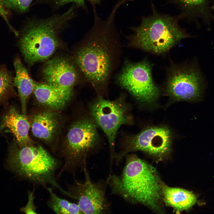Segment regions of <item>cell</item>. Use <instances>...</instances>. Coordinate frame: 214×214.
<instances>
[{"mask_svg": "<svg viewBox=\"0 0 214 214\" xmlns=\"http://www.w3.org/2000/svg\"><path fill=\"white\" fill-rule=\"evenodd\" d=\"M93 26L86 41L77 51L75 61L88 81L98 92L106 88L114 67L118 47L113 8L107 19L100 18L94 10Z\"/></svg>", "mask_w": 214, "mask_h": 214, "instance_id": "obj_1", "label": "cell"}, {"mask_svg": "<svg viewBox=\"0 0 214 214\" xmlns=\"http://www.w3.org/2000/svg\"><path fill=\"white\" fill-rule=\"evenodd\" d=\"M121 175L111 176L112 192L133 203L160 210L162 185L155 169L134 155L127 157Z\"/></svg>", "mask_w": 214, "mask_h": 214, "instance_id": "obj_2", "label": "cell"}, {"mask_svg": "<svg viewBox=\"0 0 214 214\" xmlns=\"http://www.w3.org/2000/svg\"><path fill=\"white\" fill-rule=\"evenodd\" d=\"M7 162L9 169L20 177L45 186L50 185L68 195L55 178L59 161L41 146H20L15 141L9 146Z\"/></svg>", "mask_w": 214, "mask_h": 214, "instance_id": "obj_3", "label": "cell"}, {"mask_svg": "<svg viewBox=\"0 0 214 214\" xmlns=\"http://www.w3.org/2000/svg\"><path fill=\"white\" fill-rule=\"evenodd\" d=\"M129 46L157 55H164L181 40L191 36L173 17L154 13L133 29Z\"/></svg>", "mask_w": 214, "mask_h": 214, "instance_id": "obj_4", "label": "cell"}, {"mask_svg": "<svg viewBox=\"0 0 214 214\" xmlns=\"http://www.w3.org/2000/svg\"><path fill=\"white\" fill-rule=\"evenodd\" d=\"M69 11L59 16L28 23L23 29L19 42L21 52L29 65L48 59L59 45L58 28L71 16Z\"/></svg>", "mask_w": 214, "mask_h": 214, "instance_id": "obj_5", "label": "cell"}, {"mask_svg": "<svg viewBox=\"0 0 214 214\" xmlns=\"http://www.w3.org/2000/svg\"><path fill=\"white\" fill-rule=\"evenodd\" d=\"M204 83L202 74L195 64L173 63L168 69L163 91L174 101H193L200 97Z\"/></svg>", "mask_w": 214, "mask_h": 214, "instance_id": "obj_6", "label": "cell"}, {"mask_svg": "<svg viewBox=\"0 0 214 214\" xmlns=\"http://www.w3.org/2000/svg\"><path fill=\"white\" fill-rule=\"evenodd\" d=\"M92 118L84 117L70 128L63 150V170H71L82 165L87 154L99 144L100 138Z\"/></svg>", "mask_w": 214, "mask_h": 214, "instance_id": "obj_7", "label": "cell"}, {"mask_svg": "<svg viewBox=\"0 0 214 214\" xmlns=\"http://www.w3.org/2000/svg\"><path fill=\"white\" fill-rule=\"evenodd\" d=\"M125 98L124 94L112 101L99 96L89 105L92 118L107 137L112 158L115 157L116 155L114 145L118 129L122 125L132 122L129 113L130 108Z\"/></svg>", "mask_w": 214, "mask_h": 214, "instance_id": "obj_8", "label": "cell"}, {"mask_svg": "<svg viewBox=\"0 0 214 214\" xmlns=\"http://www.w3.org/2000/svg\"><path fill=\"white\" fill-rule=\"evenodd\" d=\"M152 65L147 59L126 62L117 77L119 84L140 102L147 105L156 102L160 93L152 78Z\"/></svg>", "mask_w": 214, "mask_h": 214, "instance_id": "obj_9", "label": "cell"}, {"mask_svg": "<svg viewBox=\"0 0 214 214\" xmlns=\"http://www.w3.org/2000/svg\"><path fill=\"white\" fill-rule=\"evenodd\" d=\"M172 138L171 130L166 126L148 127L137 134L126 136L116 158L119 160L128 152L139 150L162 158L170 153Z\"/></svg>", "mask_w": 214, "mask_h": 214, "instance_id": "obj_10", "label": "cell"}, {"mask_svg": "<svg viewBox=\"0 0 214 214\" xmlns=\"http://www.w3.org/2000/svg\"><path fill=\"white\" fill-rule=\"evenodd\" d=\"M85 180L76 182L69 191V197L75 199L83 213L100 214L104 212L107 205L103 190L90 181L85 169Z\"/></svg>", "mask_w": 214, "mask_h": 214, "instance_id": "obj_11", "label": "cell"}, {"mask_svg": "<svg viewBox=\"0 0 214 214\" xmlns=\"http://www.w3.org/2000/svg\"><path fill=\"white\" fill-rule=\"evenodd\" d=\"M43 74L46 83L71 93L78 78L77 72L73 65L67 59L62 57L49 60L44 68Z\"/></svg>", "mask_w": 214, "mask_h": 214, "instance_id": "obj_12", "label": "cell"}, {"mask_svg": "<svg viewBox=\"0 0 214 214\" xmlns=\"http://www.w3.org/2000/svg\"><path fill=\"white\" fill-rule=\"evenodd\" d=\"M30 125L26 115L21 114L13 106L11 107L2 117L0 122V132L7 129L20 146L30 144L29 135Z\"/></svg>", "mask_w": 214, "mask_h": 214, "instance_id": "obj_13", "label": "cell"}, {"mask_svg": "<svg viewBox=\"0 0 214 214\" xmlns=\"http://www.w3.org/2000/svg\"><path fill=\"white\" fill-rule=\"evenodd\" d=\"M34 92L39 103L56 110L62 108L72 95L60 87L46 83H36Z\"/></svg>", "mask_w": 214, "mask_h": 214, "instance_id": "obj_14", "label": "cell"}, {"mask_svg": "<svg viewBox=\"0 0 214 214\" xmlns=\"http://www.w3.org/2000/svg\"><path fill=\"white\" fill-rule=\"evenodd\" d=\"M58 125V120L55 113L49 111L42 112L33 117L31 130L35 137L49 141L54 136Z\"/></svg>", "mask_w": 214, "mask_h": 214, "instance_id": "obj_15", "label": "cell"}, {"mask_svg": "<svg viewBox=\"0 0 214 214\" xmlns=\"http://www.w3.org/2000/svg\"><path fill=\"white\" fill-rule=\"evenodd\" d=\"M13 64L15 70L13 85L17 88L18 92L22 114L26 115L27 99L34 91L36 83L30 78L20 59L15 58Z\"/></svg>", "mask_w": 214, "mask_h": 214, "instance_id": "obj_16", "label": "cell"}, {"mask_svg": "<svg viewBox=\"0 0 214 214\" xmlns=\"http://www.w3.org/2000/svg\"><path fill=\"white\" fill-rule=\"evenodd\" d=\"M162 198L169 206L176 210L189 209L196 203V198L192 192L185 189L172 188L163 184Z\"/></svg>", "mask_w": 214, "mask_h": 214, "instance_id": "obj_17", "label": "cell"}, {"mask_svg": "<svg viewBox=\"0 0 214 214\" xmlns=\"http://www.w3.org/2000/svg\"><path fill=\"white\" fill-rule=\"evenodd\" d=\"M177 2L189 15L199 18L207 25L213 18L208 0H177Z\"/></svg>", "mask_w": 214, "mask_h": 214, "instance_id": "obj_18", "label": "cell"}, {"mask_svg": "<svg viewBox=\"0 0 214 214\" xmlns=\"http://www.w3.org/2000/svg\"><path fill=\"white\" fill-rule=\"evenodd\" d=\"M49 194L48 204L50 208L57 214H82L77 204L59 197L52 188H46Z\"/></svg>", "mask_w": 214, "mask_h": 214, "instance_id": "obj_19", "label": "cell"}, {"mask_svg": "<svg viewBox=\"0 0 214 214\" xmlns=\"http://www.w3.org/2000/svg\"><path fill=\"white\" fill-rule=\"evenodd\" d=\"M14 77L4 65H0V102L14 95Z\"/></svg>", "mask_w": 214, "mask_h": 214, "instance_id": "obj_20", "label": "cell"}, {"mask_svg": "<svg viewBox=\"0 0 214 214\" xmlns=\"http://www.w3.org/2000/svg\"><path fill=\"white\" fill-rule=\"evenodd\" d=\"M32 0H4L6 7L20 12L27 10Z\"/></svg>", "mask_w": 214, "mask_h": 214, "instance_id": "obj_21", "label": "cell"}, {"mask_svg": "<svg viewBox=\"0 0 214 214\" xmlns=\"http://www.w3.org/2000/svg\"><path fill=\"white\" fill-rule=\"evenodd\" d=\"M34 188L33 191H29L28 193V200L25 206L21 208V212L26 214H37L36 208L34 205Z\"/></svg>", "mask_w": 214, "mask_h": 214, "instance_id": "obj_22", "label": "cell"}, {"mask_svg": "<svg viewBox=\"0 0 214 214\" xmlns=\"http://www.w3.org/2000/svg\"><path fill=\"white\" fill-rule=\"evenodd\" d=\"M4 0H0V16L5 21L10 29L14 33L15 35H18V33L10 25L8 19V12L7 10Z\"/></svg>", "mask_w": 214, "mask_h": 214, "instance_id": "obj_23", "label": "cell"}, {"mask_svg": "<svg viewBox=\"0 0 214 214\" xmlns=\"http://www.w3.org/2000/svg\"><path fill=\"white\" fill-rule=\"evenodd\" d=\"M56 2L60 5H63L70 2H74L81 6L84 5L85 0H56ZM93 5L96 4V0H88Z\"/></svg>", "mask_w": 214, "mask_h": 214, "instance_id": "obj_24", "label": "cell"}, {"mask_svg": "<svg viewBox=\"0 0 214 214\" xmlns=\"http://www.w3.org/2000/svg\"><path fill=\"white\" fill-rule=\"evenodd\" d=\"M100 0H96L97 2V3L99 2Z\"/></svg>", "mask_w": 214, "mask_h": 214, "instance_id": "obj_25", "label": "cell"}]
</instances>
